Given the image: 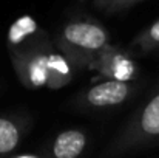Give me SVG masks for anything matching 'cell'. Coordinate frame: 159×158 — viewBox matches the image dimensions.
<instances>
[{
    "label": "cell",
    "mask_w": 159,
    "mask_h": 158,
    "mask_svg": "<svg viewBox=\"0 0 159 158\" xmlns=\"http://www.w3.org/2000/svg\"><path fill=\"white\" fill-rule=\"evenodd\" d=\"M53 44L74 70H80L88 68L91 60L110 45V34L96 20L73 19L56 33Z\"/></svg>",
    "instance_id": "1"
},
{
    "label": "cell",
    "mask_w": 159,
    "mask_h": 158,
    "mask_svg": "<svg viewBox=\"0 0 159 158\" xmlns=\"http://www.w3.org/2000/svg\"><path fill=\"white\" fill-rule=\"evenodd\" d=\"M56 51L53 41L45 33L42 37L19 51L9 53L12 67L20 84L30 90L45 89L48 85L50 62Z\"/></svg>",
    "instance_id": "2"
},
{
    "label": "cell",
    "mask_w": 159,
    "mask_h": 158,
    "mask_svg": "<svg viewBox=\"0 0 159 158\" xmlns=\"http://www.w3.org/2000/svg\"><path fill=\"white\" fill-rule=\"evenodd\" d=\"M159 138V93L144 105L111 144V154H122Z\"/></svg>",
    "instance_id": "3"
},
{
    "label": "cell",
    "mask_w": 159,
    "mask_h": 158,
    "mask_svg": "<svg viewBox=\"0 0 159 158\" xmlns=\"http://www.w3.org/2000/svg\"><path fill=\"white\" fill-rule=\"evenodd\" d=\"M88 68L96 71L101 78H105V81L131 84L139 76L138 64L133 60L130 53L114 45H107L91 60Z\"/></svg>",
    "instance_id": "4"
},
{
    "label": "cell",
    "mask_w": 159,
    "mask_h": 158,
    "mask_svg": "<svg viewBox=\"0 0 159 158\" xmlns=\"http://www.w3.org/2000/svg\"><path fill=\"white\" fill-rule=\"evenodd\" d=\"M134 85L130 82L104 81L84 90L74 101V105L82 110L90 108H110L124 104L130 99Z\"/></svg>",
    "instance_id": "5"
},
{
    "label": "cell",
    "mask_w": 159,
    "mask_h": 158,
    "mask_svg": "<svg viewBox=\"0 0 159 158\" xmlns=\"http://www.w3.org/2000/svg\"><path fill=\"white\" fill-rule=\"evenodd\" d=\"M87 147V133L79 129H68L57 133L48 147L47 158H79Z\"/></svg>",
    "instance_id": "6"
},
{
    "label": "cell",
    "mask_w": 159,
    "mask_h": 158,
    "mask_svg": "<svg viewBox=\"0 0 159 158\" xmlns=\"http://www.w3.org/2000/svg\"><path fill=\"white\" fill-rule=\"evenodd\" d=\"M45 31L39 26V23L31 17V16H20L17 20L12 22V25L8 30L6 36V45H8V53L19 51L39 37H42Z\"/></svg>",
    "instance_id": "7"
},
{
    "label": "cell",
    "mask_w": 159,
    "mask_h": 158,
    "mask_svg": "<svg viewBox=\"0 0 159 158\" xmlns=\"http://www.w3.org/2000/svg\"><path fill=\"white\" fill-rule=\"evenodd\" d=\"M25 122L14 116H0V158L12 154L25 135Z\"/></svg>",
    "instance_id": "8"
},
{
    "label": "cell",
    "mask_w": 159,
    "mask_h": 158,
    "mask_svg": "<svg viewBox=\"0 0 159 158\" xmlns=\"http://www.w3.org/2000/svg\"><path fill=\"white\" fill-rule=\"evenodd\" d=\"M73 78H74V68L56 50L51 56V62H50V74H48L47 89H50V90L63 89L73 81Z\"/></svg>",
    "instance_id": "9"
},
{
    "label": "cell",
    "mask_w": 159,
    "mask_h": 158,
    "mask_svg": "<svg viewBox=\"0 0 159 158\" xmlns=\"http://www.w3.org/2000/svg\"><path fill=\"white\" fill-rule=\"evenodd\" d=\"M131 50L139 53H150L159 48V19L155 20L152 25L144 28L130 44Z\"/></svg>",
    "instance_id": "10"
},
{
    "label": "cell",
    "mask_w": 159,
    "mask_h": 158,
    "mask_svg": "<svg viewBox=\"0 0 159 158\" xmlns=\"http://www.w3.org/2000/svg\"><path fill=\"white\" fill-rule=\"evenodd\" d=\"M142 0H113L110 3V6L107 8V14H116V12H122L131 6H134L136 3H139Z\"/></svg>",
    "instance_id": "11"
},
{
    "label": "cell",
    "mask_w": 159,
    "mask_h": 158,
    "mask_svg": "<svg viewBox=\"0 0 159 158\" xmlns=\"http://www.w3.org/2000/svg\"><path fill=\"white\" fill-rule=\"evenodd\" d=\"M111 2H113V0H94V6H96L99 11H104V12H105L107 8L110 6Z\"/></svg>",
    "instance_id": "12"
},
{
    "label": "cell",
    "mask_w": 159,
    "mask_h": 158,
    "mask_svg": "<svg viewBox=\"0 0 159 158\" xmlns=\"http://www.w3.org/2000/svg\"><path fill=\"white\" fill-rule=\"evenodd\" d=\"M11 158H42V157L34 155V154H20V155H16V157H11Z\"/></svg>",
    "instance_id": "13"
},
{
    "label": "cell",
    "mask_w": 159,
    "mask_h": 158,
    "mask_svg": "<svg viewBox=\"0 0 159 158\" xmlns=\"http://www.w3.org/2000/svg\"><path fill=\"white\" fill-rule=\"evenodd\" d=\"M79 2H87V0H79Z\"/></svg>",
    "instance_id": "14"
}]
</instances>
